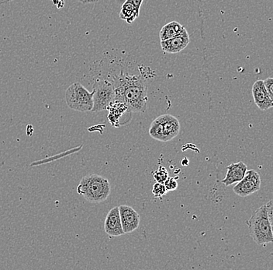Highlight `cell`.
I'll use <instances>...</instances> for the list:
<instances>
[{
  "mask_svg": "<svg viewBox=\"0 0 273 270\" xmlns=\"http://www.w3.org/2000/svg\"><path fill=\"white\" fill-rule=\"evenodd\" d=\"M115 100L127 105L131 113H144L148 103V85L142 76L123 74L113 77Z\"/></svg>",
  "mask_w": 273,
  "mask_h": 270,
  "instance_id": "obj_1",
  "label": "cell"
},
{
  "mask_svg": "<svg viewBox=\"0 0 273 270\" xmlns=\"http://www.w3.org/2000/svg\"><path fill=\"white\" fill-rule=\"evenodd\" d=\"M77 192L88 202L99 203L104 202L111 192L110 182L106 178L93 174L82 178L77 186Z\"/></svg>",
  "mask_w": 273,
  "mask_h": 270,
  "instance_id": "obj_2",
  "label": "cell"
},
{
  "mask_svg": "<svg viewBox=\"0 0 273 270\" xmlns=\"http://www.w3.org/2000/svg\"><path fill=\"white\" fill-rule=\"evenodd\" d=\"M246 224L250 236L256 244L263 246L273 242V225L268 217L266 205L256 209Z\"/></svg>",
  "mask_w": 273,
  "mask_h": 270,
  "instance_id": "obj_3",
  "label": "cell"
},
{
  "mask_svg": "<svg viewBox=\"0 0 273 270\" xmlns=\"http://www.w3.org/2000/svg\"><path fill=\"white\" fill-rule=\"evenodd\" d=\"M180 123L172 114H161L154 120L149 129V135L161 142H169L179 134Z\"/></svg>",
  "mask_w": 273,
  "mask_h": 270,
  "instance_id": "obj_4",
  "label": "cell"
},
{
  "mask_svg": "<svg viewBox=\"0 0 273 270\" xmlns=\"http://www.w3.org/2000/svg\"><path fill=\"white\" fill-rule=\"evenodd\" d=\"M65 101L72 110L80 112H92L93 107V91L89 92L78 82L68 87L65 92Z\"/></svg>",
  "mask_w": 273,
  "mask_h": 270,
  "instance_id": "obj_5",
  "label": "cell"
},
{
  "mask_svg": "<svg viewBox=\"0 0 273 270\" xmlns=\"http://www.w3.org/2000/svg\"><path fill=\"white\" fill-rule=\"evenodd\" d=\"M93 107L92 112H99L107 110L115 100V90L111 81L106 80H96L93 84Z\"/></svg>",
  "mask_w": 273,
  "mask_h": 270,
  "instance_id": "obj_6",
  "label": "cell"
},
{
  "mask_svg": "<svg viewBox=\"0 0 273 270\" xmlns=\"http://www.w3.org/2000/svg\"><path fill=\"white\" fill-rule=\"evenodd\" d=\"M261 187V178L254 170L247 171L241 181L234 187L233 191L237 196L246 197L258 192Z\"/></svg>",
  "mask_w": 273,
  "mask_h": 270,
  "instance_id": "obj_7",
  "label": "cell"
},
{
  "mask_svg": "<svg viewBox=\"0 0 273 270\" xmlns=\"http://www.w3.org/2000/svg\"><path fill=\"white\" fill-rule=\"evenodd\" d=\"M119 207V217L124 234H129L138 228L140 216L129 205H122Z\"/></svg>",
  "mask_w": 273,
  "mask_h": 270,
  "instance_id": "obj_8",
  "label": "cell"
},
{
  "mask_svg": "<svg viewBox=\"0 0 273 270\" xmlns=\"http://www.w3.org/2000/svg\"><path fill=\"white\" fill-rule=\"evenodd\" d=\"M104 230L106 234L110 237H119L124 234L118 206L113 208L109 211L105 220Z\"/></svg>",
  "mask_w": 273,
  "mask_h": 270,
  "instance_id": "obj_9",
  "label": "cell"
},
{
  "mask_svg": "<svg viewBox=\"0 0 273 270\" xmlns=\"http://www.w3.org/2000/svg\"><path fill=\"white\" fill-rule=\"evenodd\" d=\"M253 96L254 104L262 111H267L273 108V101L266 90L263 80H257L253 86Z\"/></svg>",
  "mask_w": 273,
  "mask_h": 270,
  "instance_id": "obj_10",
  "label": "cell"
},
{
  "mask_svg": "<svg viewBox=\"0 0 273 270\" xmlns=\"http://www.w3.org/2000/svg\"><path fill=\"white\" fill-rule=\"evenodd\" d=\"M190 42V37L186 31L169 40L161 41V49L166 53H178L187 47Z\"/></svg>",
  "mask_w": 273,
  "mask_h": 270,
  "instance_id": "obj_11",
  "label": "cell"
},
{
  "mask_svg": "<svg viewBox=\"0 0 273 270\" xmlns=\"http://www.w3.org/2000/svg\"><path fill=\"white\" fill-rule=\"evenodd\" d=\"M227 170L228 171L225 178L222 180V183L225 186H229L241 181L248 171V168L244 162L240 161L230 164Z\"/></svg>",
  "mask_w": 273,
  "mask_h": 270,
  "instance_id": "obj_12",
  "label": "cell"
},
{
  "mask_svg": "<svg viewBox=\"0 0 273 270\" xmlns=\"http://www.w3.org/2000/svg\"><path fill=\"white\" fill-rule=\"evenodd\" d=\"M107 110H109V121H110V124L115 127L119 126V119L126 112H128V109H127L125 103L116 101V100H114V102L111 103V105L109 106Z\"/></svg>",
  "mask_w": 273,
  "mask_h": 270,
  "instance_id": "obj_13",
  "label": "cell"
},
{
  "mask_svg": "<svg viewBox=\"0 0 273 270\" xmlns=\"http://www.w3.org/2000/svg\"><path fill=\"white\" fill-rule=\"evenodd\" d=\"M185 31H186V29L182 24L178 23L177 21H172L161 28L159 34L160 39L161 41L169 40L170 38L184 33Z\"/></svg>",
  "mask_w": 273,
  "mask_h": 270,
  "instance_id": "obj_14",
  "label": "cell"
},
{
  "mask_svg": "<svg viewBox=\"0 0 273 270\" xmlns=\"http://www.w3.org/2000/svg\"><path fill=\"white\" fill-rule=\"evenodd\" d=\"M140 10L135 7L134 4L126 0L119 12V18L127 23H132L139 17Z\"/></svg>",
  "mask_w": 273,
  "mask_h": 270,
  "instance_id": "obj_15",
  "label": "cell"
},
{
  "mask_svg": "<svg viewBox=\"0 0 273 270\" xmlns=\"http://www.w3.org/2000/svg\"><path fill=\"white\" fill-rule=\"evenodd\" d=\"M168 178H169V172L166 168L162 166H159L158 169L154 173V179L156 180V182L164 183Z\"/></svg>",
  "mask_w": 273,
  "mask_h": 270,
  "instance_id": "obj_16",
  "label": "cell"
},
{
  "mask_svg": "<svg viewBox=\"0 0 273 270\" xmlns=\"http://www.w3.org/2000/svg\"><path fill=\"white\" fill-rule=\"evenodd\" d=\"M152 193L156 198H161L162 196L167 194L168 190L165 188L164 183H156L152 188Z\"/></svg>",
  "mask_w": 273,
  "mask_h": 270,
  "instance_id": "obj_17",
  "label": "cell"
},
{
  "mask_svg": "<svg viewBox=\"0 0 273 270\" xmlns=\"http://www.w3.org/2000/svg\"><path fill=\"white\" fill-rule=\"evenodd\" d=\"M164 185H165V188L167 189L168 192H169V191L176 190L177 188H178V183H177L176 180L172 177L168 178V179L165 180V182H164Z\"/></svg>",
  "mask_w": 273,
  "mask_h": 270,
  "instance_id": "obj_18",
  "label": "cell"
},
{
  "mask_svg": "<svg viewBox=\"0 0 273 270\" xmlns=\"http://www.w3.org/2000/svg\"><path fill=\"white\" fill-rule=\"evenodd\" d=\"M264 85H265V88H266V90H267L269 95H270V98L273 101V77H269V78L266 79V80H263Z\"/></svg>",
  "mask_w": 273,
  "mask_h": 270,
  "instance_id": "obj_19",
  "label": "cell"
},
{
  "mask_svg": "<svg viewBox=\"0 0 273 270\" xmlns=\"http://www.w3.org/2000/svg\"><path fill=\"white\" fill-rule=\"evenodd\" d=\"M266 212H267L268 217L270 220V224L273 226V200H270L266 204Z\"/></svg>",
  "mask_w": 273,
  "mask_h": 270,
  "instance_id": "obj_20",
  "label": "cell"
},
{
  "mask_svg": "<svg viewBox=\"0 0 273 270\" xmlns=\"http://www.w3.org/2000/svg\"><path fill=\"white\" fill-rule=\"evenodd\" d=\"M127 1H129L130 2L134 4L135 7H136L137 10H140V6H141V4H142L144 0H127Z\"/></svg>",
  "mask_w": 273,
  "mask_h": 270,
  "instance_id": "obj_21",
  "label": "cell"
},
{
  "mask_svg": "<svg viewBox=\"0 0 273 270\" xmlns=\"http://www.w3.org/2000/svg\"><path fill=\"white\" fill-rule=\"evenodd\" d=\"M80 2H83V3H90V2H97L99 0H78Z\"/></svg>",
  "mask_w": 273,
  "mask_h": 270,
  "instance_id": "obj_22",
  "label": "cell"
}]
</instances>
